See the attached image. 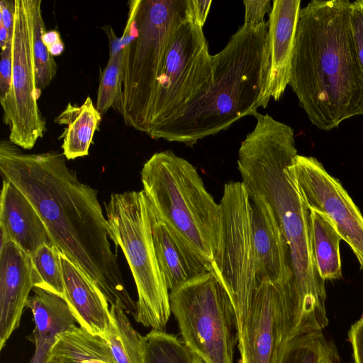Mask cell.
<instances>
[{"instance_id": "1", "label": "cell", "mask_w": 363, "mask_h": 363, "mask_svg": "<svg viewBox=\"0 0 363 363\" xmlns=\"http://www.w3.org/2000/svg\"><path fill=\"white\" fill-rule=\"evenodd\" d=\"M9 140L0 143V172L28 199L52 243L93 281L109 306L120 303L134 316L135 302L126 290L111 229L98 191L82 182L63 154L23 152Z\"/></svg>"}, {"instance_id": "2", "label": "cell", "mask_w": 363, "mask_h": 363, "mask_svg": "<svg viewBox=\"0 0 363 363\" xmlns=\"http://www.w3.org/2000/svg\"><path fill=\"white\" fill-rule=\"evenodd\" d=\"M351 11L349 0H313L300 10L289 85L321 130L363 116V69Z\"/></svg>"}, {"instance_id": "3", "label": "cell", "mask_w": 363, "mask_h": 363, "mask_svg": "<svg viewBox=\"0 0 363 363\" xmlns=\"http://www.w3.org/2000/svg\"><path fill=\"white\" fill-rule=\"evenodd\" d=\"M255 117L256 125L238 151V169L247 190L269 204L287 242L293 271L290 303L302 318L325 319V281L315 262L311 211L288 169L298 155L294 130L268 114Z\"/></svg>"}, {"instance_id": "4", "label": "cell", "mask_w": 363, "mask_h": 363, "mask_svg": "<svg viewBox=\"0 0 363 363\" xmlns=\"http://www.w3.org/2000/svg\"><path fill=\"white\" fill-rule=\"evenodd\" d=\"M269 23L242 25L225 47L213 55L211 89L150 137L193 147L266 108L269 75Z\"/></svg>"}, {"instance_id": "5", "label": "cell", "mask_w": 363, "mask_h": 363, "mask_svg": "<svg viewBox=\"0 0 363 363\" xmlns=\"http://www.w3.org/2000/svg\"><path fill=\"white\" fill-rule=\"evenodd\" d=\"M141 182L155 211L183 233L212 264L221 241V210L196 169L171 150L153 154Z\"/></svg>"}, {"instance_id": "6", "label": "cell", "mask_w": 363, "mask_h": 363, "mask_svg": "<svg viewBox=\"0 0 363 363\" xmlns=\"http://www.w3.org/2000/svg\"><path fill=\"white\" fill-rule=\"evenodd\" d=\"M136 35L124 49L121 98L113 108L125 125L148 132L157 81L170 42L187 17L186 0H132Z\"/></svg>"}, {"instance_id": "7", "label": "cell", "mask_w": 363, "mask_h": 363, "mask_svg": "<svg viewBox=\"0 0 363 363\" xmlns=\"http://www.w3.org/2000/svg\"><path fill=\"white\" fill-rule=\"evenodd\" d=\"M104 205L111 240L121 248L136 285L133 318L145 327L164 330L172 313L169 291L155 250L145 192L114 193Z\"/></svg>"}, {"instance_id": "8", "label": "cell", "mask_w": 363, "mask_h": 363, "mask_svg": "<svg viewBox=\"0 0 363 363\" xmlns=\"http://www.w3.org/2000/svg\"><path fill=\"white\" fill-rule=\"evenodd\" d=\"M182 341L206 363H234L238 323L231 299L211 271L169 291Z\"/></svg>"}, {"instance_id": "9", "label": "cell", "mask_w": 363, "mask_h": 363, "mask_svg": "<svg viewBox=\"0 0 363 363\" xmlns=\"http://www.w3.org/2000/svg\"><path fill=\"white\" fill-rule=\"evenodd\" d=\"M213 82V55L203 27L189 17L169 45L157 81L149 120V136L206 94Z\"/></svg>"}, {"instance_id": "10", "label": "cell", "mask_w": 363, "mask_h": 363, "mask_svg": "<svg viewBox=\"0 0 363 363\" xmlns=\"http://www.w3.org/2000/svg\"><path fill=\"white\" fill-rule=\"evenodd\" d=\"M221 241L212 264L231 299L240 333L257 285L250 227V208L247 189L240 182L225 184L219 203Z\"/></svg>"}, {"instance_id": "11", "label": "cell", "mask_w": 363, "mask_h": 363, "mask_svg": "<svg viewBox=\"0 0 363 363\" xmlns=\"http://www.w3.org/2000/svg\"><path fill=\"white\" fill-rule=\"evenodd\" d=\"M35 4V0H15L11 83L9 92L0 102L9 140L24 150L32 149L46 131L38 105L41 92L36 86L33 47Z\"/></svg>"}, {"instance_id": "12", "label": "cell", "mask_w": 363, "mask_h": 363, "mask_svg": "<svg viewBox=\"0 0 363 363\" xmlns=\"http://www.w3.org/2000/svg\"><path fill=\"white\" fill-rule=\"evenodd\" d=\"M288 169L309 210L329 217L363 269V216L347 191L313 157L297 155Z\"/></svg>"}, {"instance_id": "13", "label": "cell", "mask_w": 363, "mask_h": 363, "mask_svg": "<svg viewBox=\"0 0 363 363\" xmlns=\"http://www.w3.org/2000/svg\"><path fill=\"white\" fill-rule=\"evenodd\" d=\"M288 341L281 292L262 279L238 337L240 363H277Z\"/></svg>"}, {"instance_id": "14", "label": "cell", "mask_w": 363, "mask_h": 363, "mask_svg": "<svg viewBox=\"0 0 363 363\" xmlns=\"http://www.w3.org/2000/svg\"><path fill=\"white\" fill-rule=\"evenodd\" d=\"M247 193L257 281L268 279L279 289L286 301L293 283L287 242L269 204L259 195Z\"/></svg>"}, {"instance_id": "15", "label": "cell", "mask_w": 363, "mask_h": 363, "mask_svg": "<svg viewBox=\"0 0 363 363\" xmlns=\"http://www.w3.org/2000/svg\"><path fill=\"white\" fill-rule=\"evenodd\" d=\"M148 202L155 250L169 291L211 272L212 263L183 233L155 211L149 199Z\"/></svg>"}, {"instance_id": "16", "label": "cell", "mask_w": 363, "mask_h": 363, "mask_svg": "<svg viewBox=\"0 0 363 363\" xmlns=\"http://www.w3.org/2000/svg\"><path fill=\"white\" fill-rule=\"evenodd\" d=\"M33 287L30 255L8 241L0 249V350L18 328Z\"/></svg>"}, {"instance_id": "17", "label": "cell", "mask_w": 363, "mask_h": 363, "mask_svg": "<svg viewBox=\"0 0 363 363\" xmlns=\"http://www.w3.org/2000/svg\"><path fill=\"white\" fill-rule=\"evenodd\" d=\"M300 0H274L269 18V75L267 95L279 101L289 83Z\"/></svg>"}, {"instance_id": "18", "label": "cell", "mask_w": 363, "mask_h": 363, "mask_svg": "<svg viewBox=\"0 0 363 363\" xmlns=\"http://www.w3.org/2000/svg\"><path fill=\"white\" fill-rule=\"evenodd\" d=\"M0 230L29 255L44 244L54 245L33 205L5 179L0 196Z\"/></svg>"}, {"instance_id": "19", "label": "cell", "mask_w": 363, "mask_h": 363, "mask_svg": "<svg viewBox=\"0 0 363 363\" xmlns=\"http://www.w3.org/2000/svg\"><path fill=\"white\" fill-rule=\"evenodd\" d=\"M65 298L79 326L104 338L110 322L109 304L98 286L61 253Z\"/></svg>"}, {"instance_id": "20", "label": "cell", "mask_w": 363, "mask_h": 363, "mask_svg": "<svg viewBox=\"0 0 363 363\" xmlns=\"http://www.w3.org/2000/svg\"><path fill=\"white\" fill-rule=\"evenodd\" d=\"M32 290L26 305L35 323L31 340L35 345L51 350L60 335L77 326V320L65 298L37 287Z\"/></svg>"}, {"instance_id": "21", "label": "cell", "mask_w": 363, "mask_h": 363, "mask_svg": "<svg viewBox=\"0 0 363 363\" xmlns=\"http://www.w3.org/2000/svg\"><path fill=\"white\" fill-rule=\"evenodd\" d=\"M101 114L88 96L80 106L68 103L65 109L54 121L60 125H67L60 138H63L62 148L67 160L86 156L96 130Z\"/></svg>"}, {"instance_id": "22", "label": "cell", "mask_w": 363, "mask_h": 363, "mask_svg": "<svg viewBox=\"0 0 363 363\" xmlns=\"http://www.w3.org/2000/svg\"><path fill=\"white\" fill-rule=\"evenodd\" d=\"M47 363H116L106 340L81 326L60 335L52 347Z\"/></svg>"}, {"instance_id": "23", "label": "cell", "mask_w": 363, "mask_h": 363, "mask_svg": "<svg viewBox=\"0 0 363 363\" xmlns=\"http://www.w3.org/2000/svg\"><path fill=\"white\" fill-rule=\"evenodd\" d=\"M311 211V230L315 262L321 278L340 279L342 265L340 242L342 240L329 217L315 210Z\"/></svg>"}, {"instance_id": "24", "label": "cell", "mask_w": 363, "mask_h": 363, "mask_svg": "<svg viewBox=\"0 0 363 363\" xmlns=\"http://www.w3.org/2000/svg\"><path fill=\"white\" fill-rule=\"evenodd\" d=\"M104 339L116 363H145L144 336L133 328L119 303L110 306V322Z\"/></svg>"}, {"instance_id": "25", "label": "cell", "mask_w": 363, "mask_h": 363, "mask_svg": "<svg viewBox=\"0 0 363 363\" xmlns=\"http://www.w3.org/2000/svg\"><path fill=\"white\" fill-rule=\"evenodd\" d=\"M277 363H345L335 343L317 330L288 341Z\"/></svg>"}, {"instance_id": "26", "label": "cell", "mask_w": 363, "mask_h": 363, "mask_svg": "<svg viewBox=\"0 0 363 363\" xmlns=\"http://www.w3.org/2000/svg\"><path fill=\"white\" fill-rule=\"evenodd\" d=\"M34 287L65 298L61 252L55 245L44 244L30 255Z\"/></svg>"}, {"instance_id": "27", "label": "cell", "mask_w": 363, "mask_h": 363, "mask_svg": "<svg viewBox=\"0 0 363 363\" xmlns=\"http://www.w3.org/2000/svg\"><path fill=\"white\" fill-rule=\"evenodd\" d=\"M145 363H194L193 353L183 341L164 330L152 329L144 336Z\"/></svg>"}, {"instance_id": "28", "label": "cell", "mask_w": 363, "mask_h": 363, "mask_svg": "<svg viewBox=\"0 0 363 363\" xmlns=\"http://www.w3.org/2000/svg\"><path fill=\"white\" fill-rule=\"evenodd\" d=\"M41 0H35L33 13V55L35 67L36 86L38 91L46 88L57 73V65L43 41L47 32L42 16Z\"/></svg>"}, {"instance_id": "29", "label": "cell", "mask_w": 363, "mask_h": 363, "mask_svg": "<svg viewBox=\"0 0 363 363\" xmlns=\"http://www.w3.org/2000/svg\"><path fill=\"white\" fill-rule=\"evenodd\" d=\"M124 49L109 57L100 79L96 108L102 115L116 105L121 98Z\"/></svg>"}, {"instance_id": "30", "label": "cell", "mask_w": 363, "mask_h": 363, "mask_svg": "<svg viewBox=\"0 0 363 363\" xmlns=\"http://www.w3.org/2000/svg\"><path fill=\"white\" fill-rule=\"evenodd\" d=\"M270 0H245L244 25L257 27L265 22L264 16L270 14L272 6Z\"/></svg>"}, {"instance_id": "31", "label": "cell", "mask_w": 363, "mask_h": 363, "mask_svg": "<svg viewBox=\"0 0 363 363\" xmlns=\"http://www.w3.org/2000/svg\"><path fill=\"white\" fill-rule=\"evenodd\" d=\"M0 61V102L4 100L9 92L12 77L11 40L4 50L1 51Z\"/></svg>"}, {"instance_id": "32", "label": "cell", "mask_w": 363, "mask_h": 363, "mask_svg": "<svg viewBox=\"0 0 363 363\" xmlns=\"http://www.w3.org/2000/svg\"><path fill=\"white\" fill-rule=\"evenodd\" d=\"M351 22L357 53L363 69V0L352 1Z\"/></svg>"}, {"instance_id": "33", "label": "cell", "mask_w": 363, "mask_h": 363, "mask_svg": "<svg viewBox=\"0 0 363 363\" xmlns=\"http://www.w3.org/2000/svg\"><path fill=\"white\" fill-rule=\"evenodd\" d=\"M348 340L351 345L354 363H363V322L353 323L348 331Z\"/></svg>"}, {"instance_id": "34", "label": "cell", "mask_w": 363, "mask_h": 363, "mask_svg": "<svg viewBox=\"0 0 363 363\" xmlns=\"http://www.w3.org/2000/svg\"><path fill=\"white\" fill-rule=\"evenodd\" d=\"M211 4V0H186L188 17L203 27L207 19Z\"/></svg>"}, {"instance_id": "35", "label": "cell", "mask_w": 363, "mask_h": 363, "mask_svg": "<svg viewBox=\"0 0 363 363\" xmlns=\"http://www.w3.org/2000/svg\"><path fill=\"white\" fill-rule=\"evenodd\" d=\"M15 13V0L0 1V21L11 35H13Z\"/></svg>"}, {"instance_id": "36", "label": "cell", "mask_w": 363, "mask_h": 363, "mask_svg": "<svg viewBox=\"0 0 363 363\" xmlns=\"http://www.w3.org/2000/svg\"><path fill=\"white\" fill-rule=\"evenodd\" d=\"M50 349L45 346L35 345L34 354L30 363H47Z\"/></svg>"}, {"instance_id": "37", "label": "cell", "mask_w": 363, "mask_h": 363, "mask_svg": "<svg viewBox=\"0 0 363 363\" xmlns=\"http://www.w3.org/2000/svg\"><path fill=\"white\" fill-rule=\"evenodd\" d=\"M43 41L48 47L62 40L60 33L56 30H50L45 32L43 35Z\"/></svg>"}, {"instance_id": "38", "label": "cell", "mask_w": 363, "mask_h": 363, "mask_svg": "<svg viewBox=\"0 0 363 363\" xmlns=\"http://www.w3.org/2000/svg\"><path fill=\"white\" fill-rule=\"evenodd\" d=\"M12 35L9 34L7 29L0 21V47L1 51L4 50L8 43L11 41Z\"/></svg>"}, {"instance_id": "39", "label": "cell", "mask_w": 363, "mask_h": 363, "mask_svg": "<svg viewBox=\"0 0 363 363\" xmlns=\"http://www.w3.org/2000/svg\"><path fill=\"white\" fill-rule=\"evenodd\" d=\"M64 44L62 40L55 43L54 45L48 47L49 52L54 57L58 56L64 51Z\"/></svg>"}, {"instance_id": "40", "label": "cell", "mask_w": 363, "mask_h": 363, "mask_svg": "<svg viewBox=\"0 0 363 363\" xmlns=\"http://www.w3.org/2000/svg\"><path fill=\"white\" fill-rule=\"evenodd\" d=\"M193 353V352H192ZM193 362L194 363H206L199 357L193 353Z\"/></svg>"}, {"instance_id": "41", "label": "cell", "mask_w": 363, "mask_h": 363, "mask_svg": "<svg viewBox=\"0 0 363 363\" xmlns=\"http://www.w3.org/2000/svg\"><path fill=\"white\" fill-rule=\"evenodd\" d=\"M359 320H361L363 322V315H362V317Z\"/></svg>"}]
</instances>
